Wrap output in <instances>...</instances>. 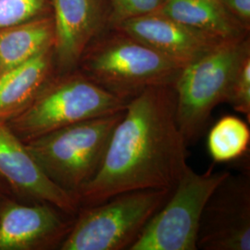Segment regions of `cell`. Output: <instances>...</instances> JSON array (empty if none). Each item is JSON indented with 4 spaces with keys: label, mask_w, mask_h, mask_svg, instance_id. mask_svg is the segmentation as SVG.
<instances>
[{
    "label": "cell",
    "mask_w": 250,
    "mask_h": 250,
    "mask_svg": "<svg viewBox=\"0 0 250 250\" xmlns=\"http://www.w3.org/2000/svg\"><path fill=\"white\" fill-rule=\"evenodd\" d=\"M127 104L75 69L55 73L33 102L7 123L25 143L65 126L122 111Z\"/></svg>",
    "instance_id": "obj_3"
},
{
    "label": "cell",
    "mask_w": 250,
    "mask_h": 250,
    "mask_svg": "<svg viewBox=\"0 0 250 250\" xmlns=\"http://www.w3.org/2000/svg\"><path fill=\"white\" fill-rule=\"evenodd\" d=\"M5 202H6V201H5V197L3 196V193H2L1 188H0V208H1V207L3 206V204H4Z\"/></svg>",
    "instance_id": "obj_21"
},
{
    "label": "cell",
    "mask_w": 250,
    "mask_h": 250,
    "mask_svg": "<svg viewBox=\"0 0 250 250\" xmlns=\"http://www.w3.org/2000/svg\"><path fill=\"white\" fill-rule=\"evenodd\" d=\"M56 73L72 72L90 43L109 28L107 0H51Z\"/></svg>",
    "instance_id": "obj_9"
},
{
    "label": "cell",
    "mask_w": 250,
    "mask_h": 250,
    "mask_svg": "<svg viewBox=\"0 0 250 250\" xmlns=\"http://www.w3.org/2000/svg\"><path fill=\"white\" fill-rule=\"evenodd\" d=\"M0 176L21 195L54 206L66 214L79 209L77 198L47 177L25 143L1 120Z\"/></svg>",
    "instance_id": "obj_10"
},
{
    "label": "cell",
    "mask_w": 250,
    "mask_h": 250,
    "mask_svg": "<svg viewBox=\"0 0 250 250\" xmlns=\"http://www.w3.org/2000/svg\"><path fill=\"white\" fill-rule=\"evenodd\" d=\"M230 172L210 167L197 173L189 166L169 198L129 250H197L203 208L217 186Z\"/></svg>",
    "instance_id": "obj_7"
},
{
    "label": "cell",
    "mask_w": 250,
    "mask_h": 250,
    "mask_svg": "<svg viewBox=\"0 0 250 250\" xmlns=\"http://www.w3.org/2000/svg\"><path fill=\"white\" fill-rule=\"evenodd\" d=\"M157 11L220 41L250 35L220 0H164Z\"/></svg>",
    "instance_id": "obj_14"
},
{
    "label": "cell",
    "mask_w": 250,
    "mask_h": 250,
    "mask_svg": "<svg viewBox=\"0 0 250 250\" xmlns=\"http://www.w3.org/2000/svg\"><path fill=\"white\" fill-rule=\"evenodd\" d=\"M226 10L250 30V0H220Z\"/></svg>",
    "instance_id": "obj_20"
},
{
    "label": "cell",
    "mask_w": 250,
    "mask_h": 250,
    "mask_svg": "<svg viewBox=\"0 0 250 250\" xmlns=\"http://www.w3.org/2000/svg\"><path fill=\"white\" fill-rule=\"evenodd\" d=\"M250 144V126L233 115L222 117L211 127L207 140L208 154L215 162L240 158L249 150Z\"/></svg>",
    "instance_id": "obj_16"
},
{
    "label": "cell",
    "mask_w": 250,
    "mask_h": 250,
    "mask_svg": "<svg viewBox=\"0 0 250 250\" xmlns=\"http://www.w3.org/2000/svg\"><path fill=\"white\" fill-rule=\"evenodd\" d=\"M197 250H250V179L230 172L203 208Z\"/></svg>",
    "instance_id": "obj_8"
},
{
    "label": "cell",
    "mask_w": 250,
    "mask_h": 250,
    "mask_svg": "<svg viewBox=\"0 0 250 250\" xmlns=\"http://www.w3.org/2000/svg\"><path fill=\"white\" fill-rule=\"evenodd\" d=\"M62 212L43 202L23 205L6 201L0 208V250L61 246L72 225L64 220Z\"/></svg>",
    "instance_id": "obj_11"
},
{
    "label": "cell",
    "mask_w": 250,
    "mask_h": 250,
    "mask_svg": "<svg viewBox=\"0 0 250 250\" xmlns=\"http://www.w3.org/2000/svg\"><path fill=\"white\" fill-rule=\"evenodd\" d=\"M124 113L125 109L65 126L25 145L47 177L77 198L81 189L99 170Z\"/></svg>",
    "instance_id": "obj_5"
},
{
    "label": "cell",
    "mask_w": 250,
    "mask_h": 250,
    "mask_svg": "<svg viewBox=\"0 0 250 250\" xmlns=\"http://www.w3.org/2000/svg\"><path fill=\"white\" fill-rule=\"evenodd\" d=\"M55 73L52 45L0 74V120L9 122L24 110Z\"/></svg>",
    "instance_id": "obj_13"
},
{
    "label": "cell",
    "mask_w": 250,
    "mask_h": 250,
    "mask_svg": "<svg viewBox=\"0 0 250 250\" xmlns=\"http://www.w3.org/2000/svg\"><path fill=\"white\" fill-rule=\"evenodd\" d=\"M171 191H130L97 205L83 207L60 249L129 250Z\"/></svg>",
    "instance_id": "obj_6"
},
{
    "label": "cell",
    "mask_w": 250,
    "mask_h": 250,
    "mask_svg": "<svg viewBox=\"0 0 250 250\" xmlns=\"http://www.w3.org/2000/svg\"><path fill=\"white\" fill-rule=\"evenodd\" d=\"M188 146L177 123L174 87L144 90L128 102L99 170L77 195L79 206L130 191L172 190L188 168Z\"/></svg>",
    "instance_id": "obj_1"
},
{
    "label": "cell",
    "mask_w": 250,
    "mask_h": 250,
    "mask_svg": "<svg viewBox=\"0 0 250 250\" xmlns=\"http://www.w3.org/2000/svg\"><path fill=\"white\" fill-rule=\"evenodd\" d=\"M110 7L109 27L156 12L164 0H107Z\"/></svg>",
    "instance_id": "obj_18"
},
{
    "label": "cell",
    "mask_w": 250,
    "mask_h": 250,
    "mask_svg": "<svg viewBox=\"0 0 250 250\" xmlns=\"http://www.w3.org/2000/svg\"><path fill=\"white\" fill-rule=\"evenodd\" d=\"M250 55L249 35L220 42L182 69L173 87L177 123L188 145L203 133L215 107L227 101L233 77Z\"/></svg>",
    "instance_id": "obj_4"
},
{
    "label": "cell",
    "mask_w": 250,
    "mask_h": 250,
    "mask_svg": "<svg viewBox=\"0 0 250 250\" xmlns=\"http://www.w3.org/2000/svg\"><path fill=\"white\" fill-rule=\"evenodd\" d=\"M49 15L51 0H0V29Z\"/></svg>",
    "instance_id": "obj_17"
},
{
    "label": "cell",
    "mask_w": 250,
    "mask_h": 250,
    "mask_svg": "<svg viewBox=\"0 0 250 250\" xmlns=\"http://www.w3.org/2000/svg\"><path fill=\"white\" fill-rule=\"evenodd\" d=\"M184 67L121 30L109 27L85 48L77 70L126 102L154 86H173Z\"/></svg>",
    "instance_id": "obj_2"
},
{
    "label": "cell",
    "mask_w": 250,
    "mask_h": 250,
    "mask_svg": "<svg viewBox=\"0 0 250 250\" xmlns=\"http://www.w3.org/2000/svg\"><path fill=\"white\" fill-rule=\"evenodd\" d=\"M52 15L0 29V74L53 45Z\"/></svg>",
    "instance_id": "obj_15"
},
{
    "label": "cell",
    "mask_w": 250,
    "mask_h": 250,
    "mask_svg": "<svg viewBox=\"0 0 250 250\" xmlns=\"http://www.w3.org/2000/svg\"><path fill=\"white\" fill-rule=\"evenodd\" d=\"M227 103L250 121V55L242 62L229 91Z\"/></svg>",
    "instance_id": "obj_19"
},
{
    "label": "cell",
    "mask_w": 250,
    "mask_h": 250,
    "mask_svg": "<svg viewBox=\"0 0 250 250\" xmlns=\"http://www.w3.org/2000/svg\"><path fill=\"white\" fill-rule=\"evenodd\" d=\"M186 67L218 45L220 40L158 11L113 27Z\"/></svg>",
    "instance_id": "obj_12"
}]
</instances>
